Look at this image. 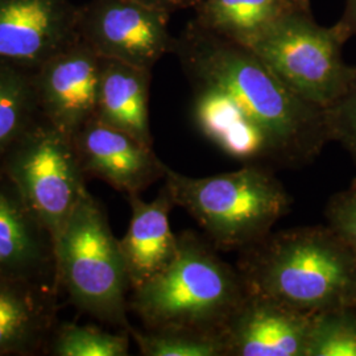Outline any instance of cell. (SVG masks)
<instances>
[{
    "instance_id": "2",
    "label": "cell",
    "mask_w": 356,
    "mask_h": 356,
    "mask_svg": "<svg viewBox=\"0 0 356 356\" xmlns=\"http://www.w3.org/2000/svg\"><path fill=\"white\" fill-rule=\"evenodd\" d=\"M236 268L248 291L305 313L356 307V252L327 225L270 232Z\"/></svg>"
},
{
    "instance_id": "28",
    "label": "cell",
    "mask_w": 356,
    "mask_h": 356,
    "mask_svg": "<svg viewBox=\"0 0 356 356\" xmlns=\"http://www.w3.org/2000/svg\"><path fill=\"white\" fill-rule=\"evenodd\" d=\"M201 1H204V0H195V6H197L198 3H201ZM195 6H194V7H195ZM194 7H193V8H194Z\"/></svg>"
},
{
    "instance_id": "26",
    "label": "cell",
    "mask_w": 356,
    "mask_h": 356,
    "mask_svg": "<svg viewBox=\"0 0 356 356\" xmlns=\"http://www.w3.org/2000/svg\"><path fill=\"white\" fill-rule=\"evenodd\" d=\"M143 4H147L153 8L161 10L164 13H172L178 10L193 8L195 6V0H136Z\"/></svg>"
},
{
    "instance_id": "19",
    "label": "cell",
    "mask_w": 356,
    "mask_h": 356,
    "mask_svg": "<svg viewBox=\"0 0 356 356\" xmlns=\"http://www.w3.org/2000/svg\"><path fill=\"white\" fill-rule=\"evenodd\" d=\"M40 118L35 70L0 63V165Z\"/></svg>"
},
{
    "instance_id": "16",
    "label": "cell",
    "mask_w": 356,
    "mask_h": 356,
    "mask_svg": "<svg viewBox=\"0 0 356 356\" xmlns=\"http://www.w3.org/2000/svg\"><path fill=\"white\" fill-rule=\"evenodd\" d=\"M54 285L0 277V356L33 355L56 330Z\"/></svg>"
},
{
    "instance_id": "12",
    "label": "cell",
    "mask_w": 356,
    "mask_h": 356,
    "mask_svg": "<svg viewBox=\"0 0 356 356\" xmlns=\"http://www.w3.org/2000/svg\"><path fill=\"white\" fill-rule=\"evenodd\" d=\"M312 318L248 291L223 329L227 356H306Z\"/></svg>"
},
{
    "instance_id": "20",
    "label": "cell",
    "mask_w": 356,
    "mask_h": 356,
    "mask_svg": "<svg viewBox=\"0 0 356 356\" xmlns=\"http://www.w3.org/2000/svg\"><path fill=\"white\" fill-rule=\"evenodd\" d=\"M127 332L144 356H227L223 331L129 326Z\"/></svg>"
},
{
    "instance_id": "4",
    "label": "cell",
    "mask_w": 356,
    "mask_h": 356,
    "mask_svg": "<svg viewBox=\"0 0 356 356\" xmlns=\"http://www.w3.org/2000/svg\"><path fill=\"white\" fill-rule=\"evenodd\" d=\"M164 186L219 251H242L260 242L292 206V197L267 166L191 177L166 165Z\"/></svg>"
},
{
    "instance_id": "17",
    "label": "cell",
    "mask_w": 356,
    "mask_h": 356,
    "mask_svg": "<svg viewBox=\"0 0 356 356\" xmlns=\"http://www.w3.org/2000/svg\"><path fill=\"white\" fill-rule=\"evenodd\" d=\"M149 83V69L102 58L95 118L152 147Z\"/></svg>"
},
{
    "instance_id": "1",
    "label": "cell",
    "mask_w": 356,
    "mask_h": 356,
    "mask_svg": "<svg viewBox=\"0 0 356 356\" xmlns=\"http://www.w3.org/2000/svg\"><path fill=\"white\" fill-rule=\"evenodd\" d=\"M172 53L191 86L223 92L263 131L281 168L307 165L330 143L325 110L294 92L248 47L191 20Z\"/></svg>"
},
{
    "instance_id": "13",
    "label": "cell",
    "mask_w": 356,
    "mask_h": 356,
    "mask_svg": "<svg viewBox=\"0 0 356 356\" xmlns=\"http://www.w3.org/2000/svg\"><path fill=\"white\" fill-rule=\"evenodd\" d=\"M0 277L51 284L58 291L51 234L1 170Z\"/></svg>"
},
{
    "instance_id": "15",
    "label": "cell",
    "mask_w": 356,
    "mask_h": 356,
    "mask_svg": "<svg viewBox=\"0 0 356 356\" xmlns=\"http://www.w3.org/2000/svg\"><path fill=\"white\" fill-rule=\"evenodd\" d=\"M191 88L193 119L206 139L243 165L281 168L267 136L227 95L211 88Z\"/></svg>"
},
{
    "instance_id": "27",
    "label": "cell",
    "mask_w": 356,
    "mask_h": 356,
    "mask_svg": "<svg viewBox=\"0 0 356 356\" xmlns=\"http://www.w3.org/2000/svg\"><path fill=\"white\" fill-rule=\"evenodd\" d=\"M293 4L301 10L310 11V0H291Z\"/></svg>"
},
{
    "instance_id": "11",
    "label": "cell",
    "mask_w": 356,
    "mask_h": 356,
    "mask_svg": "<svg viewBox=\"0 0 356 356\" xmlns=\"http://www.w3.org/2000/svg\"><path fill=\"white\" fill-rule=\"evenodd\" d=\"M72 141L85 175L102 179L126 195L140 194L165 176L166 164L152 147L95 116Z\"/></svg>"
},
{
    "instance_id": "7",
    "label": "cell",
    "mask_w": 356,
    "mask_h": 356,
    "mask_svg": "<svg viewBox=\"0 0 356 356\" xmlns=\"http://www.w3.org/2000/svg\"><path fill=\"white\" fill-rule=\"evenodd\" d=\"M0 170L49 231L57 251L67 220L89 193L72 138L41 116L7 153Z\"/></svg>"
},
{
    "instance_id": "23",
    "label": "cell",
    "mask_w": 356,
    "mask_h": 356,
    "mask_svg": "<svg viewBox=\"0 0 356 356\" xmlns=\"http://www.w3.org/2000/svg\"><path fill=\"white\" fill-rule=\"evenodd\" d=\"M325 115L330 141L341 144L356 164V72L347 90Z\"/></svg>"
},
{
    "instance_id": "21",
    "label": "cell",
    "mask_w": 356,
    "mask_h": 356,
    "mask_svg": "<svg viewBox=\"0 0 356 356\" xmlns=\"http://www.w3.org/2000/svg\"><path fill=\"white\" fill-rule=\"evenodd\" d=\"M306 356H356V307L314 313Z\"/></svg>"
},
{
    "instance_id": "25",
    "label": "cell",
    "mask_w": 356,
    "mask_h": 356,
    "mask_svg": "<svg viewBox=\"0 0 356 356\" xmlns=\"http://www.w3.org/2000/svg\"><path fill=\"white\" fill-rule=\"evenodd\" d=\"M344 42L356 36V0H346L343 15L334 26Z\"/></svg>"
},
{
    "instance_id": "24",
    "label": "cell",
    "mask_w": 356,
    "mask_h": 356,
    "mask_svg": "<svg viewBox=\"0 0 356 356\" xmlns=\"http://www.w3.org/2000/svg\"><path fill=\"white\" fill-rule=\"evenodd\" d=\"M325 218L327 226L356 252V179L347 189L331 197L326 204Z\"/></svg>"
},
{
    "instance_id": "5",
    "label": "cell",
    "mask_w": 356,
    "mask_h": 356,
    "mask_svg": "<svg viewBox=\"0 0 356 356\" xmlns=\"http://www.w3.org/2000/svg\"><path fill=\"white\" fill-rule=\"evenodd\" d=\"M56 257L58 289L64 288L81 312L127 331L126 264L102 204L90 193L67 220Z\"/></svg>"
},
{
    "instance_id": "14",
    "label": "cell",
    "mask_w": 356,
    "mask_h": 356,
    "mask_svg": "<svg viewBox=\"0 0 356 356\" xmlns=\"http://www.w3.org/2000/svg\"><path fill=\"white\" fill-rule=\"evenodd\" d=\"M127 200L131 220L119 245L132 292L152 280L175 260L178 234L172 231L169 220L176 204L164 185L151 202L141 200L140 194L127 195Z\"/></svg>"
},
{
    "instance_id": "18",
    "label": "cell",
    "mask_w": 356,
    "mask_h": 356,
    "mask_svg": "<svg viewBox=\"0 0 356 356\" xmlns=\"http://www.w3.org/2000/svg\"><path fill=\"white\" fill-rule=\"evenodd\" d=\"M193 10L198 26L245 45L284 15L301 8L291 0H204Z\"/></svg>"
},
{
    "instance_id": "6",
    "label": "cell",
    "mask_w": 356,
    "mask_h": 356,
    "mask_svg": "<svg viewBox=\"0 0 356 356\" xmlns=\"http://www.w3.org/2000/svg\"><path fill=\"white\" fill-rule=\"evenodd\" d=\"M343 45L334 26H318L305 10L284 15L245 44L294 92L323 110L355 74L356 66L344 63Z\"/></svg>"
},
{
    "instance_id": "9",
    "label": "cell",
    "mask_w": 356,
    "mask_h": 356,
    "mask_svg": "<svg viewBox=\"0 0 356 356\" xmlns=\"http://www.w3.org/2000/svg\"><path fill=\"white\" fill-rule=\"evenodd\" d=\"M78 13L69 0H0V63L36 72L79 38Z\"/></svg>"
},
{
    "instance_id": "10",
    "label": "cell",
    "mask_w": 356,
    "mask_h": 356,
    "mask_svg": "<svg viewBox=\"0 0 356 356\" xmlns=\"http://www.w3.org/2000/svg\"><path fill=\"white\" fill-rule=\"evenodd\" d=\"M101 63L102 57L78 38L35 72L41 116L69 138L95 116Z\"/></svg>"
},
{
    "instance_id": "22",
    "label": "cell",
    "mask_w": 356,
    "mask_h": 356,
    "mask_svg": "<svg viewBox=\"0 0 356 356\" xmlns=\"http://www.w3.org/2000/svg\"><path fill=\"white\" fill-rule=\"evenodd\" d=\"M129 334H115L94 326L66 323L56 329L49 342L54 356H127Z\"/></svg>"
},
{
    "instance_id": "8",
    "label": "cell",
    "mask_w": 356,
    "mask_h": 356,
    "mask_svg": "<svg viewBox=\"0 0 356 356\" xmlns=\"http://www.w3.org/2000/svg\"><path fill=\"white\" fill-rule=\"evenodd\" d=\"M169 16L136 0H91L78 13V36L102 58L152 70L173 51Z\"/></svg>"
},
{
    "instance_id": "3",
    "label": "cell",
    "mask_w": 356,
    "mask_h": 356,
    "mask_svg": "<svg viewBox=\"0 0 356 356\" xmlns=\"http://www.w3.org/2000/svg\"><path fill=\"white\" fill-rule=\"evenodd\" d=\"M204 235L178 234V252L168 267L132 291L128 301L147 329L223 331L248 288L239 269L225 261Z\"/></svg>"
}]
</instances>
